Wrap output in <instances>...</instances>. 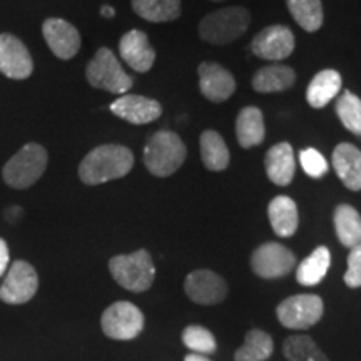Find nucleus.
<instances>
[{"mask_svg": "<svg viewBox=\"0 0 361 361\" xmlns=\"http://www.w3.org/2000/svg\"><path fill=\"white\" fill-rule=\"evenodd\" d=\"M333 169L350 191L361 189V151L353 144L341 142L333 151Z\"/></svg>", "mask_w": 361, "mask_h": 361, "instance_id": "19", "label": "nucleus"}, {"mask_svg": "<svg viewBox=\"0 0 361 361\" xmlns=\"http://www.w3.org/2000/svg\"><path fill=\"white\" fill-rule=\"evenodd\" d=\"M293 19L306 32H316L323 25L322 0H286Z\"/></svg>", "mask_w": 361, "mask_h": 361, "instance_id": "29", "label": "nucleus"}, {"mask_svg": "<svg viewBox=\"0 0 361 361\" xmlns=\"http://www.w3.org/2000/svg\"><path fill=\"white\" fill-rule=\"evenodd\" d=\"M8 246L7 243L0 238V276L6 274V271L8 269Z\"/></svg>", "mask_w": 361, "mask_h": 361, "instance_id": "35", "label": "nucleus"}, {"mask_svg": "<svg viewBox=\"0 0 361 361\" xmlns=\"http://www.w3.org/2000/svg\"><path fill=\"white\" fill-rule=\"evenodd\" d=\"M336 114L341 124L355 135H361V99L351 90H345L336 102Z\"/></svg>", "mask_w": 361, "mask_h": 361, "instance_id": "31", "label": "nucleus"}, {"mask_svg": "<svg viewBox=\"0 0 361 361\" xmlns=\"http://www.w3.org/2000/svg\"><path fill=\"white\" fill-rule=\"evenodd\" d=\"M109 271L119 286L133 293L147 291L156 276L154 263L146 250L114 256L109 261Z\"/></svg>", "mask_w": 361, "mask_h": 361, "instance_id": "3", "label": "nucleus"}, {"mask_svg": "<svg viewBox=\"0 0 361 361\" xmlns=\"http://www.w3.org/2000/svg\"><path fill=\"white\" fill-rule=\"evenodd\" d=\"M329 264H331V252L326 246H318L308 258L298 264L296 281L301 286H316L326 276Z\"/></svg>", "mask_w": 361, "mask_h": 361, "instance_id": "24", "label": "nucleus"}, {"mask_svg": "<svg viewBox=\"0 0 361 361\" xmlns=\"http://www.w3.org/2000/svg\"><path fill=\"white\" fill-rule=\"evenodd\" d=\"M323 300L318 295H296L283 300L276 308V316L284 328L308 329L322 319Z\"/></svg>", "mask_w": 361, "mask_h": 361, "instance_id": "8", "label": "nucleus"}, {"mask_svg": "<svg viewBox=\"0 0 361 361\" xmlns=\"http://www.w3.org/2000/svg\"><path fill=\"white\" fill-rule=\"evenodd\" d=\"M300 162L301 168H303V171L310 176V178L319 179L328 173L326 159H324L322 152L316 151L314 147L303 149V151L300 152Z\"/></svg>", "mask_w": 361, "mask_h": 361, "instance_id": "33", "label": "nucleus"}, {"mask_svg": "<svg viewBox=\"0 0 361 361\" xmlns=\"http://www.w3.org/2000/svg\"><path fill=\"white\" fill-rule=\"evenodd\" d=\"M201 147V159L209 171L221 173L229 166V149L226 146L223 135L216 130H204L200 139Z\"/></svg>", "mask_w": 361, "mask_h": 361, "instance_id": "25", "label": "nucleus"}, {"mask_svg": "<svg viewBox=\"0 0 361 361\" xmlns=\"http://www.w3.org/2000/svg\"><path fill=\"white\" fill-rule=\"evenodd\" d=\"M200 90L207 101L221 104L228 101L236 90V80L233 74L216 62H202L197 67Z\"/></svg>", "mask_w": 361, "mask_h": 361, "instance_id": "15", "label": "nucleus"}, {"mask_svg": "<svg viewBox=\"0 0 361 361\" xmlns=\"http://www.w3.org/2000/svg\"><path fill=\"white\" fill-rule=\"evenodd\" d=\"M42 34L45 42L52 54L62 61H69L79 52L80 34L71 22L64 19H47L42 25Z\"/></svg>", "mask_w": 361, "mask_h": 361, "instance_id": "14", "label": "nucleus"}, {"mask_svg": "<svg viewBox=\"0 0 361 361\" xmlns=\"http://www.w3.org/2000/svg\"><path fill=\"white\" fill-rule=\"evenodd\" d=\"M183 343L191 353L197 355H213L218 350V343L209 329L200 324H191L183 331Z\"/></svg>", "mask_w": 361, "mask_h": 361, "instance_id": "32", "label": "nucleus"}, {"mask_svg": "<svg viewBox=\"0 0 361 361\" xmlns=\"http://www.w3.org/2000/svg\"><path fill=\"white\" fill-rule=\"evenodd\" d=\"M188 298L197 305H218L228 296V284L223 276L209 269H196L189 273L184 281Z\"/></svg>", "mask_w": 361, "mask_h": 361, "instance_id": "12", "label": "nucleus"}, {"mask_svg": "<svg viewBox=\"0 0 361 361\" xmlns=\"http://www.w3.org/2000/svg\"><path fill=\"white\" fill-rule=\"evenodd\" d=\"M119 52L126 64L139 74L151 71L154 66L156 51L142 30L134 29L126 32L119 40Z\"/></svg>", "mask_w": 361, "mask_h": 361, "instance_id": "17", "label": "nucleus"}, {"mask_svg": "<svg viewBox=\"0 0 361 361\" xmlns=\"http://www.w3.org/2000/svg\"><path fill=\"white\" fill-rule=\"evenodd\" d=\"M271 228L279 238H291L300 226V213L296 202L290 196H276L268 206Z\"/></svg>", "mask_w": 361, "mask_h": 361, "instance_id": "20", "label": "nucleus"}, {"mask_svg": "<svg viewBox=\"0 0 361 361\" xmlns=\"http://www.w3.org/2000/svg\"><path fill=\"white\" fill-rule=\"evenodd\" d=\"M111 112L130 124L141 126L154 123L162 114V106L156 99L135 94H124L111 104Z\"/></svg>", "mask_w": 361, "mask_h": 361, "instance_id": "16", "label": "nucleus"}, {"mask_svg": "<svg viewBox=\"0 0 361 361\" xmlns=\"http://www.w3.org/2000/svg\"><path fill=\"white\" fill-rule=\"evenodd\" d=\"M335 231L340 243L346 247L361 245V216L353 206L340 204L335 209Z\"/></svg>", "mask_w": 361, "mask_h": 361, "instance_id": "26", "label": "nucleus"}, {"mask_svg": "<svg viewBox=\"0 0 361 361\" xmlns=\"http://www.w3.org/2000/svg\"><path fill=\"white\" fill-rule=\"evenodd\" d=\"M133 8L144 20L171 22L180 16V0H133Z\"/></svg>", "mask_w": 361, "mask_h": 361, "instance_id": "27", "label": "nucleus"}, {"mask_svg": "<svg viewBox=\"0 0 361 361\" xmlns=\"http://www.w3.org/2000/svg\"><path fill=\"white\" fill-rule=\"evenodd\" d=\"M188 149L173 130H157L144 147V164L151 174L168 178L184 164Z\"/></svg>", "mask_w": 361, "mask_h": 361, "instance_id": "2", "label": "nucleus"}, {"mask_svg": "<svg viewBox=\"0 0 361 361\" xmlns=\"http://www.w3.org/2000/svg\"><path fill=\"white\" fill-rule=\"evenodd\" d=\"M345 283L350 288L361 286V245L351 247L348 255V269L345 273Z\"/></svg>", "mask_w": 361, "mask_h": 361, "instance_id": "34", "label": "nucleus"}, {"mask_svg": "<svg viewBox=\"0 0 361 361\" xmlns=\"http://www.w3.org/2000/svg\"><path fill=\"white\" fill-rule=\"evenodd\" d=\"M266 174L276 186H290L296 171L295 151L290 142H278L266 152Z\"/></svg>", "mask_w": 361, "mask_h": 361, "instance_id": "18", "label": "nucleus"}, {"mask_svg": "<svg viewBox=\"0 0 361 361\" xmlns=\"http://www.w3.org/2000/svg\"><path fill=\"white\" fill-rule=\"evenodd\" d=\"M184 361H213L209 360L207 356L204 355H197V353H189L186 358H184Z\"/></svg>", "mask_w": 361, "mask_h": 361, "instance_id": "36", "label": "nucleus"}, {"mask_svg": "<svg viewBox=\"0 0 361 361\" xmlns=\"http://www.w3.org/2000/svg\"><path fill=\"white\" fill-rule=\"evenodd\" d=\"M341 84L343 80L340 72L333 69L318 72L306 89V101L314 109H323L340 94Z\"/></svg>", "mask_w": 361, "mask_h": 361, "instance_id": "21", "label": "nucleus"}, {"mask_svg": "<svg viewBox=\"0 0 361 361\" xmlns=\"http://www.w3.org/2000/svg\"><path fill=\"white\" fill-rule=\"evenodd\" d=\"M37 288L39 276L34 266L27 261H13L0 286V300L7 305H24L35 296Z\"/></svg>", "mask_w": 361, "mask_h": 361, "instance_id": "10", "label": "nucleus"}, {"mask_svg": "<svg viewBox=\"0 0 361 361\" xmlns=\"http://www.w3.org/2000/svg\"><path fill=\"white\" fill-rule=\"evenodd\" d=\"M213 2H223V0H213Z\"/></svg>", "mask_w": 361, "mask_h": 361, "instance_id": "38", "label": "nucleus"}, {"mask_svg": "<svg viewBox=\"0 0 361 361\" xmlns=\"http://www.w3.org/2000/svg\"><path fill=\"white\" fill-rule=\"evenodd\" d=\"M266 128L263 112L258 107L247 106L239 111L236 119V137L239 146L250 149L264 141Z\"/></svg>", "mask_w": 361, "mask_h": 361, "instance_id": "22", "label": "nucleus"}, {"mask_svg": "<svg viewBox=\"0 0 361 361\" xmlns=\"http://www.w3.org/2000/svg\"><path fill=\"white\" fill-rule=\"evenodd\" d=\"M101 16L102 17H107V19H112V17L116 16V11L112 7H109V6H104L101 8Z\"/></svg>", "mask_w": 361, "mask_h": 361, "instance_id": "37", "label": "nucleus"}, {"mask_svg": "<svg viewBox=\"0 0 361 361\" xmlns=\"http://www.w3.org/2000/svg\"><path fill=\"white\" fill-rule=\"evenodd\" d=\"M34 71L32 56L19 37L0 34V72L8 79H29Z\"/></svg>", "mask_w": 361, "mask_h": 361, "instance_id": "13", "label": "nucleus"}, {"mask_svg": "<svg viewBox=\"0 0 361 361\" xmlns=\"http://www.w3.org/2000/svg\"><path fill=\"white\" fill-rule=\"evenodd\" d=\"M296 266V256L290 247L279 243H264L251 256L255 274L264 279H276L290 274Z\"/></svg>", "mask_w": 361, "mask_h": 361, "instance_id": "9", "label": "nucleus"}, {"mask_svg": "<svg viewBox=\"0 0 361 361\" xmlns=\"http://www.w3.org/2000/svg\"><path fill=\"white\" fill-rule=\"evenodd\" d=\"M251 51L264 61H284L295 51V34L286 25H269L252 39Z\"/></svg>", "mask_w": 361, "mask_h": 361, "instance_id": "11", "label": "nucleus"}, {"mask_svg": "<svg viewBox=\"0 0 361 361\" xmlns=\"http://www.w3.org/2000/svg\"><path fill=\"white\" fill-rule=\"evenodd\" d=\"M283 353L290 361H329L313 338L306 335L288 336L283 343Z\"/></svg>", "mask_w": 361, "mask_h": 361, "instance_id": "30", "label": "nucleus"}, {"mask_svg": "<svg viewBox=\"0 0 361 361\" xmlns=\"http://www.w3.org/2000/svg\"><path fill=\"white\" fill-rule=\"evenodd\" d=\"M85 78L92 87L107 90L111 94H121V96H124L133 87V79L123 69L116 54L107 47H101L96 56L90 59L85 69Z\"/></svg>", "mask_w": 361, "mask_h": 361, "instance_id": "6", "label": "nucleus"}, {"mask_svg": "<svg viewBox=\"0 0 361 361\" xmlns=\"http://www.w3.org/2000/svg\"><path fill=\"white\" fill-rule=\"evenodd\" d=\"M274 343L263 329H250L243 346H239L234 360L236 361H264L273 355Z\"/></svg>", "mask_w": 361, "mask_h": 361, "instance_id": "28", "label": "nucleus"}, {"mask_svg": "<svg viewBox=\"0 0 361 361\" xmlns=\"http://www.w3.org/2000/svg\"><path fill=\"white\" fill-rule=\"evenodd\" d=\"M101 326L104 335L112 340H134L144 329V314L129 301H117L102 313Z\"/></svg>", "mask_w": 361, "mask_h": 361, "instance_id": "7", "label": "nucleus"}, {"mask_svg": "<svg viewBox=\"0 0 361 361\" xmlns=\"http://www.w3.org/2000/svg\"><path fill=\"white\" fill-rule=\"evenodd\" d=\"M134 154L129 147L119 144H104L89 152L79 166V178L87 186H99L121 179L130 173Z\"/></svg>", "mask_w": 361, "mask_h": 361, "instance_id": "1", "label": "nucleus"}, {"mask_svg": "<svg viewBox=\"0 0 361 361\" xmlns=\"http://www.w3.org/2000/svg\"><path fill=\"white\" fill-rule=\"evenodd\" d=\"M251 16L245 7H224L211 12L200 24V35L204 42L226 45L241 37L250 27Z\"/></svg>", "mask_w": 361, "mask_h": 361, "instance_id": "4", "label": "nucleus"}, {"mask_svg": "<svg viewBox=\"0 0 361 361\" xmlns=\"http://www.w3.org/2000/svg\"><path fill=\"white\" fill-rule=\"evenodd\" d=\"M47 151L40 144H25L4 166V180L13 189H27L42 178L47 168Z\"/></svg>", "mask_w": 361, "mask_h": 361, "instance_id": "5", "label": "nucleus"}, {"mask_svg": "<svg viewBox=\"0 0 361 361\" xmlns=\"http://www.w3.org/2000/svg\"><path fill=\"white\" fill-rule=\"evenodd\" d=\"M296 82V72L290 66L273 64L259 69L252 78V89L261 94L281 92Z\"/></svg>", "mask_w": 361, "mask_h": 361, "instance_id": "23", "label": "nucleus"}]
</instances>
